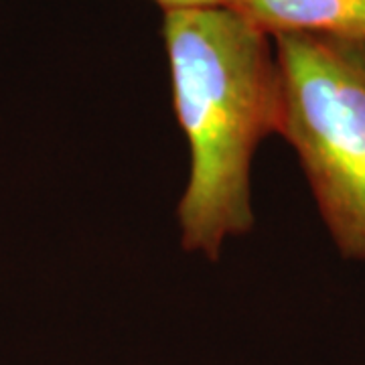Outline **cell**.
Returning a JSON list of instances; mask_svg holds the SVG:
<instances>
[{"label":"cell","instance_id":"7a4b0ae2","mask_svg":"<svg viewBox=\"0 0 365 365\" xmlns=\"http://www.w3.org/2000/svg\"><path fill=\"white\" fill-rule=\"evenodd\" d=\"M278 134L297 153L319 215L343 258L365 264V37H274Z\"/></svg>","mask_w":365,"mask_h":365},{"label":"cell","instance_id":"277c9868","mask_svg":"<svg viewBox=\"0 0 365 365\" xmlns=\"http://www.w3.org/2000/svg\"><path fill=\"white\" fill-rule=\"evenodd\" d=\"M165 11L175 9H197V6H230L234 0H153Z\"/></svg>","mask_w":365,"mask_h":365},{"label":"cell","instance_id":"6da1fadb","mask_svg":"<svg viewBox=\"0 0 365 365\" xmlns=\"http://www.w3.org/2000/svg\"><path fill=\"white\" fill-rule=\"evenodd\" d=\"M173 108L189 144L181 246L209 260L254 227L252 163L278 134L282 90L272 37L230 6L163 13Z\"/></svg>","mask_w":365,"mask_h":365},{"label":"cell","instance_id":"3957f363","mask_svg":"<svg viewBox=\"0 0 365 365\" xmlns=\"http://www.w3.org/2000/svg\"><path fill=\"white\" fill-rule=\"evenodd\" d=\"M230 9L272 39L288 33L365 37V0H234Z\"/></svg>","mask_w":365,"mask_h":365}]
</instances>
